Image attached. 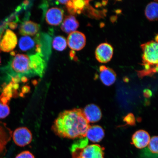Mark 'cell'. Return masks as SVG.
I'll list each match as a JSON object with an SVG mask.
<instances>
[{"mask_svg": "<svg viewBox=\"0 0 158 158\" xmlns=\"http://www.w3.org/2000/svg\"><path fill=\"white\" fill-rule=\"evenodd\" d=\"M89 126L83 110L75 108L61 112L53 124L52 129L59 137L74 139L85 138Z\"/></svg>", "mask_w": 158, "mask_h": 158, "instance_id": "6da1fadb", "label": "cell"}, {"mask_svg": "<svg viewBox=\"0 0 158 158\" xmlns=\"http://www.w3.org/2000/svg\"><path fill=\"white\" fill-rule=\"evenodd\" d=\"M143 51V70L141 74H147L157 72L158 59V43L151 41L141 45Z\"/></svg>", "mask_w": 158, "mask_h": 158, "instance_id": "7a4b0ae2", "label": "cell"}, {"mask_svg": "<svg viewBox=\"0 0 158 158\" xmlns=\"http://www.w3.org/2000/svg\"><path fill=\"white\" fill-rule=\"evenodd\" d=\"M70 150L72 158H104V149L98 144L81 148L72 146Z\"/></svg>", "mask_w": 158, "mask_h": 158, "instance_id": "3957f363", "label": "cell"}, {"mask_svg": "<svg viewBox=\"0 0 158 158\" xmlns=\"http://www.w3.org/2000/svg\"><path fill=\"white\" fill-rule=\"evenodd\" d=\"M12 70L18 76L31 73L29 57L27 55L18 54L15 55L11 64Z\"/></svg>", "mask_w": 158, "mask_h": 158, "instance_id": "277c9868", "label": "cell"}, {"mask_svg": "<svg viewBox=\"0 0 158 158\" xmlns=\"http://www.w3.org/2000/svg\"><path fill=\"white\" fill-rule=\"evenodd\" d=\"M14 141L17 146L23 147L31 143L32 139L31 132L27 127L17 128L13 134Z\"/></svg>", "mask_w": 158, "mask_h": 158, "instance_id": "5b68a950", "label": "cell"}, {"mask_svg": "<svg viewBox=\"0 0 158 158\" xmlns=\"http://www.w3.org/2000/svg\"><path fill=\"white\" fill-rule=\"evenodd\" d=\"M86 38L83 33L79 31H75L70 33L68 38L67 44L72 50L80 51L85 45Z\"/></svg>", "mask_w": 158, "mask_h": 158, "instance_id": "8992f818", "label": "cell"}, {"mask_svg": "<svg viewBox=\"0 0 158 158\" xmlns=\"http://www.w3.org/2000/svg\"><path fill=\"white\" fill-rule=\"evenodd\" d=\"M113 53L114 49L111 45L107 43H102L96 49L95 56L99 62L105 64L111 60Z\"/></svg>", "mask_w": 158, "mask_h": 158, "instance_id": "52a82bcc", "label": "cell"}, {"mask_svg": "<svg viewBox=\"0 0 158 158\" xmlns=\"http://www.w3.org/2000/svg\"><path fill=\"white\" fill-rule=\"evenodd\" d=\"M12 132L6 124L0 121V158H3L6 153V145L11 140Z\"/></svg>", "mask_w": 158, "mask_h": 158, "instance_id": "ba28073f", "label": "cell"}, {"mask_svg": "<svg viewBox=\"0 0 158 158\" xmlns=\"http://www.w3.org/2000/svg\"><path fill=\"white\" fill-rule=\"evenodd\" d=\"M17 41L15 33L10 30L7 29L0 42V49L4 52H10L16 46Z\"/></svg>", "mask_w": 158, "mask_h": 158, "instance_id": "9c48e42d", "label": "cell"}, {"mask_svg": "<svg viewBox=\"0 0 158 158\" xmlns=\"http://www.w3.org/2000/svg\"><path fill=\"white\" fill-rule=\"evenodd\" d=\"M30 66L31 73L42 77L46 68V65L41 54L31 55L29 57Z\"/></svg>", "mask_w": 158, "mask_h": 158, "instance_id": "30bf717a", "label": "cell"}, {"mask_svg": "<svg viewBox=\"0 0 158 158\" xmlns=\"http://www.w3.org/2000/svg\"><path fill=\"white\" fill-rule=\"evenodd\" d=\"M83 112L89 123L98 122L102 117V113L99 108L94 104H90L85 108Z\"/></svg>", "mask_w": 158, "mask_h": 158, "instance_id": "8fae6325", "label": "cell"}, {"mask_svg": "<svg viewBox=\"0 0 158 158\" xmlns=\"http://www.w3.org/2000/svg\"><path fill=\"white\" fill-rule=\"evenodd\" d=\"M151 138L147 132L139 130L133 134L132 138V143L138 149H143L148 146Z\"/></svg>", "mask_w": 158, "mask_h": 158, "instance_id": "7c38bea8", "label": "cell"}, {"mask_svg": "<svg viewBox=\"0 0 158 158\" xmlns=\"http://www.w3.org/2000/svg\"><path fill=\"white\" fill-rule=\"evenodd\" d=\"M64 13L58 7H52L47 11L45 15L47 22L51 25L57 26L62 22Z\"/></svg>", "mask_w": 158, "mask_h": 158, "instance_id": "4fadbf2b", "label": "cell"}, {"mask_svg": "<svg viewBox=\"0 0 158 158\" xmlns=\"http://www.w3.org/2000/svg\"><path fill=\"white\" fill-rule=\"evenodd\" d=\"M99 70L100 78L102 83L108 86L114 83L116 75L113 69L102 65L100 67Z\"/></svg>", "mask_w": 158, "mask_h": 158, "instance_id": "5bb4252c", "label": "cell"}, {"mask_svg": "<svg viewBox=\"0 0 158 158\" xmlns=\"http://www.w3.org/2000/svg\"><path fill=\"white\" fill-rule=\"evenodd\" d=\"M104 135V130L101 126H90L86 132V137L94 143H98L103 139Z\"/></svg>", "mask_w": 158, "mask_h": 158, "instance_id": "9a60e30c", "label": "cell"}, {"mask_svg": "<svg viewBox=\"0 0 158 158\" xmlns=\"http://www.w3.org/2000/svg\"><path fill=\"white\" fill-rule=\"evenodd\" d=\"M79 26V23L76 18L70 15L65 18L61 25V29L64 32L70 34L76 31Z\"/></svg>", "mask_w": 158, "mask_h": 158, "instance_id": "2e32d148", "label": "cell"}, {"mask_svg": "<svg viewBox=\"0 0 158 158\" xmlns=\"http://www.w3.org/2000/svg\"><path fill=\"white\" fill-rule=\"evenodd\" d=\"M39 28V26L37 23L31 21H27L21 26L19 32L25 36L34 35L38 32Z\"/></svg>", "mask_w": 158, "mask_h": 158, "instance_id": "e0dca14e", "label": "cell"}, {"mask_svg": "<svg viewBox=\"0 0 158 158\" xmlns=\"http://www.w3.org/2000/svg\"><path fill=\"white\" fill-rule=\"evenodd\" d=\"M86 1H68L66 5L69 12L72 14L77 13H80L86 5Z\"/></svg>", "mask_w": 158, "mask_h": 158, "instance_id": "ac0fdd59", "label": "cell"}, {"mask_svg": "<svg viewBox=\"0 0 158 158\" xmlns=\"http://www.w3.org/2000/svg\"><path fill=\"white\" fill-rule=\"evenodd\" d=\"M158 5L156 2H152L148 4L145 10V15L147 18L151 21H155L158 19Z\"/></svg>", "mask_w": 158, "mask_h": 158, "instance_id": "d6986e66", "label": "cell"}, {"mask_svg": "<svg viewBox=\"0 0 158 158\" xmlns=\"http://www.w3.org/2000/svg\"><path fill=\"white\" fill-rule=\"evenodd\" d=\"M35 42L34 40L28 36L21 37L19 42V48L23 51L29 50L34 47Z\"/></svg>", "mask_w": 158, "mask_h": 158, "instance_id": "ffe728a7", "label": "cell"}, {"mask_svg": "<svg viewBox=\"0 0 158 158\" xmlns=\"http://www.w3.org/2000/svg\"><path fill=\"white\" fill-rule=\"evenodd\" d=\"M53 48L57 51H62L66 48L67 41L64 37L60 36H56L53 41Z\"/></svg>", "mask_w": 158, "mask_h": 158, "instance_id": "44dd1931", "label": "cell"}, {"mask_svg": "<svg viewBox=\"0 0 158 158\" xmlns=\"http://www.w3.org/2000/svg\"><path fill=\"white\" fill-rule=\"evenodd\" d=\"M148 148L150 152L154 154L158 153V137L154 136L150 140Z\"/></svg>", "mask_w": 158, "mask_h": 158, "instance_id": "7402d4cb", "label": "cell"}, {"mask_svg": "<svg viewBox=\"0 0 158 158\" xmlns=\"http://www.w3.org/2000/svg\"><path fill=\"white\" fill-rule=\"evenodd\" d=\"M10 109L9 105L0 102V119L5 118L9 115Z\"/></svg>", "mask_w": 158, "mask_h": 158, "instance_id": "603a6c76", "label": "cell"}, {"mask_svg": "<svg viewBox=\"0 0 158 158\" xmlns=\"http://www.w3.org/2000/svg\"><path fill=\"white\" fill-rule=\"evenodd\" d=\"M15 158H35L33 154L28 151H25L19 154Z\"/></svg>", "mask_w": 158, "mask_h": 158, "instance_id": "cb8c5ba5", "label": "cell"}, {"mask_svg": "<svg viewBox=\"0 0 158 158\" xmlns=\"http://www.w3.org/2000/svg\"><path fill=\"white\" fill-rule=\"evenodd\" d=\"M68 1H58V2L59 3L62 4L66 5V4L68 3Z\"/></svg>", "mask_w": 158, "mask_h": 158, "instance_id": "d4e9b609", "label": "cell"}, {"mask_svg": "<svg viewBox=\"0 0 158 158\" xmlns=\"http://www.w3.org/2000/svg\"><path fill=\"white\" fill-rule=\"evenodd\" d=\"M2 33V29H0V41H1V39ZM0 42H1V41H0Z\"/></svg>", "mask_w": 158, "mask_h": 158, "instance_id": "484cf974", "label": "cell"}, {"mask_svg": "<svg viewBox=\"0 0 158 158\" xmlns=\"http://www.w3.org/2000/svg\"><path fill=\"white\" fill-rule=\"evenodd\" d=\"M1 58H0V63H1Z\"/></svg>", "mask_w": 158, "mask_h": 158, "instance_id": "4316f807", "label": "cell"}]
</instances>
